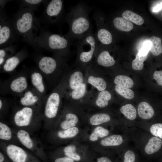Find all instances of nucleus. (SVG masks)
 <instances>
[{"mask_svg":"<svg viewBox=\"0 0 162 162\" xmlns=\"http://www.w3.org/2000/svg\"><path fill=\"white\" fill-rule=\"evenodd\" d=\"M138 113L139 116L144 119H148L153 116L154 111L152 107L147 102L140 103L138 106Z\"/></svg>","mask_w":162,"mask_h":162,"instance_id":"23","label":"nucleus"},{"mask_svg":"<svg viewBox=\"0 0 162 162\" xmlns=\"http://www.w3.org/2000/svg\"><path fill=\"white\" fill-rule=\"evenodd\" d=\"M149 40L150 42V51L155 56H158L162 53L161 40L159 37L152 36Z\"/></svg>","mask_w":162,"mask_h":162,"instance_id":"27","label":"nucleus"},{"mask_svg":"<svg viewBox=\"0 0 162 162\" xmlns=\"http://www.w3.org/2000/svg\"><path fill=\"white\" fill-rule=\"evenodd\" d=\"M0 147L12 162H43L34 154L17 145L4 142Z\"/></svg>","mask_w":162,"mask_h":162,"instance_id":"10","label":"nucleus"},{"mask_svg":"<svg viewBox=\"0 0 162 162\" xmlns=\"http://www.w3.org/2000/svg\"><path fill=\"white\" fill-rule=\"evenodd\" d=\"M64 1L52 0L48 2L41 16L40 23L46 26L58 22L61 18L64 10Z\"/></svg>","mask_w":162,"mask_h":162,"instance_id":"12","label":"nucleus"},{"mask_svg":"<svg viewBox=\"0 0 162 162\" xmlns=\"http://www.w3.org/2000/svg\"><path fill=\"white\" fill-rule=\"evenodd\" d=\"M28 68L11 73L10 77L0 83V95H10L14 99L20 96L29 87Z\"/></svg>","mask_w":162,"mask_h":162,"instance_id":"7","label":"nucleus"},{"mask_svg":"<svg viewBox=\"0 0 162 162\" xmlns=\"http://www.w3.org/2000/svg\"><path fill=\"white\" fill-rule=\"evenodd\" d=\"M162 9V3L155 6L153 9L154 12H158Z\"/></svg>","mask_w":162,"mask_h":162,"instance_id":"48","label":"nucleus"},{"mask_svg":"<svg viewBox=\"0 0 162 162\" xmlns=\"http://www.w3.org/2000/svg\"><path fill=\"white\" fill-rule=\"evenodd\" d=\"M86 69L76 66L68 70L64 76L66 91H72L78 87L86 81Z\"/></svg>","mask_w":162,"mask_h":162,"instance_id":"14","label":"nucleus"},{"mask_svg":"<svg viewBox=\"0 0 162 162\" xmlns=\"http://www.w3.org/2000/svg\"><path fill=\"white\" fill-rule=\"evenodd\" d=\"M40 30L39 34L34 40V50L38 51L40 49H44L52 52L53 56L67 59L72 40L65 35Z\"/></svg>","mask_w":162,"mask_h":162,"instance_id":"3","label":"nucleus"},{"mask_svg":"<svg viewBox=\"0 0 162 162\" xmlns=\"http://www.w3.org/2000/svg\"><path fill=\"white\" fill-rule=\"evenodd\" d=\"M54 162H74V160L66 156L56 158Z\"/></svg>","mask_w":162,"mask_h":162,"instance_id":"45","label":"nucleus"},{"mask_svg":"<svg viewBox=\"0 0 162 162\" xmlns=\"http://www.w3.org/2000/svg\"><path fill=\"white\" fill-rule=\"evenodd\" d=\"M123 141L121 136L113 135L102 140L100 143L101 145L104 146H117L121 144Z\"/></svg>","mask_w":162,"mask_h":162,"instance_id":"32","label":"nucleus"},{"mask_svg":"<svg viewBox=\"0 0 162 162\" xmlns=\"http://www.w3.org/2000/svg\"><path fill=\"white\" fill-rule=\"evenodd\" d=\"M45 1L42 0H24L21 2L20 7L28 8L34 10Z\"/></svg>","mask_w":162,"mask_h":162,"instance_id":"39","label":"nucleus"},{"mask_svg":"<svg viewBox=\"0 0 162 162\" xmlns=\"http://www.w3.org/2000/svg\"><path fill=\"white\" fill-rule=\"evenodd\" d=\"M78 40L75 65L86 69L92 62L98 43L92 31Z\"/></svg>","mask_w":162,"mask_h":162,"instance_id":"8","label":"nucleus"},{"mask_svg":"<svg viewBox=\"0 0 162 162\" xmlns=\"http://www.w3.org/2000/svg\"><path fill=\"white\" fill-rule=\"evenodd\" d=\"M151 44L149 41L145 42L141 49L138 52V54L141 56H145L148 55L150 50Z\"/></svg>","mask_w":162,"mask_h":162,"instance_id":"42","label":"nucleus"},{"mask_svg":"<svg viewBox=\"0 0 162 162\" xmlns=\"http://www.w3.org/2000/svg\"><path fill=\"white\" fill-rule=\"evenodd\" d=\"M35 62L44 78L47 88L51 91L60 83L69 69L67 59L57 56H39Z\"/></svg>","mask_w":162,"mask_h":162,"instance_id":"1","label":"nucleus"},{"mask_svg":"<svg viewBox=\"0 0 162 162\" xmlns=\"http://www.w3.org/2000/svg\"><path fill=\"white\" fill-rule=\"evenodd\" d=\"M6 97L1 96L0 97V115L4 114L7 111L10 105V101Z\"/></svg>","mask_w":162,"mask_h":162,"instance_id":"40","label":"nucleus"},{"mask_svg":"<svg viewBox=\"0 0 162 162\" xmlns=\"http://www.w3.org/2000/svg\"><path fill=\"white\" fill-rule=\"evenodd\" d=\"M28 70L32 87L44 101L47 95L48 88L43 75L37 68H28Z\"/></svg>","mask_w":162,"mask_h":162,"instance_id":"16","label":"nucleus"},{"mask_svg":"<svg viewBox=\"0 0 162 162\" xmlns=\"http://www.w3.org/2000/svg\"><path fill=\"white\" fill-rule=\"evenodd\" d=\"M19 142L28 151L43 162H48L42 143L32 134L24 129H19L14 132Z\"/></svg>","mask_w":162,"mask_h":162,"instance_id":"9","label":"nucleus"},{"mask_svg":"<svg viewBox=\"0 0 162 162\" xmlns=\"http://www.w3.org/2000/svg\"><path fill=\"white\" fill-rule=\"evenodd\" d=\"M110 117L109 114L105 113H99L92 115L89 118V121L91 124L96 125L110 121Z\"/></svg>","mask_w":162,"mask_h":162,"instance_id":"30","label":"nucleus"},{"mask_svg":"<svg viewBox=\"0 0 162 162\" xmlns=\"http://www.w3.org/2000/svg\"><path fill=\"white\" fill-rule=\"evenodd\" d=\"M78 132V128L74 127L66 130H59L57 133V136L61 139L70 138L75 136Z\"/></svg>","mask_w":162,"mask_h":162,"instance_id":"36","label":"nucleus"},{"mask_svg":"<svg viewBox=\"0 0 162 162\" xmlns=\"http://www.w3.org/2000/svg\"><path fill=\"white\" fill-rule=\"evenodd\" d=\"M11 20L19 39L35 49L34 40L38 35L40 22L35 16L34 10L20 7Z\"/></svg>","mask_w":162,"mask_h":162,"instance_id":"2","label":"nucleus"},{"mask_svg":"<svg viewBox=\"0 0 162 162\" xmlns=\"http://www.w3.org/2000/svg\"><path fill=\"white\" fill-rule=\"evenodd\" d=\"M0 162H12L2 151L0 152Z\"/></svg>","mask_w":162,"mask_h":162,"instance_id":"46","label":"nucleus"},{"mask_svg":"<svg viewBox=\"0 0 162 162\" xmlns=\"http://www.w3.org/2000/svg\"><path fill=\"white\" fill-rule=\"evenodd\" d=\"M65 91L64 77L60 83L47 94L44 100L41 110L42 117L46 128L48 124L58 116Z\"/></svg>","mask_w":162,"mask_h":162,"instance_id":"6","label":"nucleus"},{"mask_svg":"<svg viewBox=\"0 0 162 162\" xmlns=\"http://www.w3.org/2000/svg\"><path fill=\"white\" fill-rule=\"evenodd\" d=\"M0 11V47L1 48L13 45L19 39L12 20Z\"/></svg>","mask_w":162,"mask_h":162,"instance_id":"11","label":"nucleus"},{"mask_svg":"<svg viewBox=\"0 0 162 162\" xmlns=\"http://www.w3.org/2000/svg\"><path fill=\"white\" fill-rule=\"evenodd\" d=\"M16 46L15 45L1 48L0 50V67L8 58L16 54Z\"/></svg>","mask_w":162,"mask_h":162,"instance_id":"26","label":"nucleus"},{"mask_svg":"<svg viewBox=\"0 0 162 162\" xmlns=\"http://www.w3.org/2000/svg\"><path fill=\"white\" fill-rule=\"evenodd\" d=\"M89 13V8L82 2L72 8L65 18L69 26L68 31L65 35L72 40L78 39L92 31Z\"/></svg>","mask_w":162,"mask_h":162,"instance_id":"4","label":"nucleus"},{"mask_svg":"<svg viewBox=\"0 0 162 162\" xmlns=\"http://www.w3.org/2000/svg\"><path fill=\"white\" fill-rule=\"evenodd\" d=\"M122 16L123 18L138 25H141L144 22L142 17L130 10L124 11L122 14Z\"/></svg>","mask_w":162,"mask_h":162,"instance_id":"31","label":"nucleus"},{"mask_svg":"<svg viewBox=\"0 0 162 162\" xmlns=\"http://www.w3.org/2000/svg\"><path fill=\"white\" fill-rule=\"evenodd\" d=\"M148 55L141 56L137 53L135 58L132 62V68L135 70H140L142 69L144 67L143 62L147 59Z\"/></svg>","mask_w":162,"mask_h":162,"instance_id":"37","label":"nucleus"},{"mask_svg":"<svg viewBox=\"0 0 162 162\" xmlns=\"http://www.w3.org/2000/svg\"><path fill=\"white\" fill-rule=\"evenodd\" d=\"M29 56L27 50L22 48L14 55L8 58L3 65L0 67L1 73H12L19 64Z\"/></svg>","mask_w":162,"mask_h":162,"instance_id":"20","label":"nucleus"},{"mask_svg":"<svg viewBox=\"0 0 162 162\" xmlns=\"http://www.w3.org/2000/svg\"><path fill=\"white\" fill-rule=\"evenodd\" d=\"M86 80L92 88L98 91L106 90L107 87V83L102 74L101 69L92 62L86 68Z\"/></svg>","mask_w":162,"mask_h":162,"instance_id":"13","label":"nucleus"},{"mask_svg":"<svg viewBox=\"0 0 162 162\" xmlns=\"http://www.w3.org/2000/svg\"><path fill=\"white\" fill-rule=\"evenodd\" d=\"M136 156L131 150L127 151L124 154L123 162H135Z\"/></svg>","mask_w":162,"mask_h":162,"instance_id":"43","label":"nucleus"},{"mask_svg":"<svg viewBox=\"0 0 162 162\" xmlns=\"http://www.w3.org/2000/svg\"><path fill=\"white\" fill-rule=\"evenodd\" d=\"M162 146V141L159 138L154 136L151 138L146 145L144 151L146 153L150 155L159 150Z\"/></svg>","mask_w":162,"mask_h":162,"instance_id":"25","label":"nucleus"},{"mask_svg":"<svg viewBox=\"0 0 162 162\" xmlns=\"http://www.w3.org/2000/svg\"><path fill=\"white\" fill-rule=\"evenodd\" d=\"M92 63L100 68L110 67L114 65L116 60L110 52L104 48V46L98 44L96 49Z\"/></svg>","mask_w":162,"mask_h":162,"instance_id":"19","label":"nucleus"},{"mask_svg":"<svg viewBox=\"0 0 162 162\" xmlns=\"http://www.w3.org/2000/svg\"><path fill=\"white\" fill-rule=\"evenodd\" d=\"M97 162H112L108 157H103L98 159Z\"/></svg>","mask_w":162,"mask_h":162,"instance_id":"47","label":"nucleus"},{"mask_svg":"<svg viewBox=\"0 0 162 162\" xmlns=\"http://www.w3.org/2000/svg\"><path fill=\"white\" fill-rule=\"evenodd\" d=\"M14 103L22 106L31 107L42 110L43 101L35 90L29 86L22 94L15 98Z\"/></svg>","mask_w":162,"mask_h":162,"instance_id":"15","label":"nucleus"},{"mask_svg":"<svg viewBox=\"0 0 162 162\" xmlns=\"http://www.w3.org/2000/svg\"><path fill=\"white\" fill-rule=\"evenodd\" d=\"M88 84L86 80L78 87L72 91H65L64 99L70 102H79L83 100L89 91L87 89Z\"/></svg>","mask_w":162,"mask_h":162,"instance_id":"21","label":"nucleus"},{"mask_svg":"<svg viewBox=\"0 0 162 162\" xmlns=\"http://www.w3.org/2000/svg\"><path fill=\"white\" fill-rule=\"evenodd\" d=\"M153 77L159 85L162 86V70H156L154 71Z\"/></svg>","mask_w":162,"mask_h":162,"instance_id":"44","label":"nucleus"},{"mask_svg":"<svg viewBox=\"0 0 162 162\" xmlns=\"http://www.w3.org/2000/svg\"><path fill=\"white\" fill-rule=\"evenodd\" d=\"M13 132L4 123L0 122V139L3 142L10 141L14 138Z\"/></svg>","mask_w":162,"mask_h":162,"instance_id":"28","label":"nucleus"},{"mask_svg":"<svg viewBox=\"0 0 162 162\" xmlns=\"http://www.w3.org/2000/svg\"><path fill=\"white\" fill-rule=\"evenodd\" d=\"M114 89L118 94L126 99L131 100L134 97L133 91L129 88L115 85Z\"/></svg>","mask_w":162,"mask_h":162,"instance_id":"34","label":"nucleus"},{"mask_svg":"<svg viewBox=\"0 0 162 162\" xmlns=\"http://www.w3.org/2000/svg\"><path fill=\"white\" fill-rule=\"evenodd\" d=\"M113 82L115 85L129 88L133 87L134 85V82L131 78L123 75L116 76L114 79Z\"/></svg>","mask_w":162,"mask_h":162,"instance_id":"29","label":"nucleus"},{"mask_svg":"<svg viewBox=\"0 0 162 162\" xmlns=\"http://www.w3.org/2000/svg\"><path fill=\"white\" fill-rule=\"evenodd\" d=\"M12 115L13 122L19 129L32 133L39 127L42 121L41 109L15 104Z\"/></svg>","mask_w":162,"mask_h":162,"instance_id":"5","label":"nucleus"},{"mask_svg":"<svg viewBox=\"0 0 162 162\" xmlns=\"http://www.w3.org/2000/svg\"><path fill=\"white\" fill-rule=\"evenodd\" d=\"M108 130L100 126L96 128L89 136V140L92 141H95L99 137L102 138L107 136L109 133Z\"/></svg>","mask_w":162,"mask_h":162,"instance_id":"35","label":"nucleus"},{"mask_svg":"<svg viewBox=\"0 0 162 162\" xmlns=\"http://www.w3.org/2000/svg\"><path fill=\"white\" fill-rule=\"evenodd\" d=\"M120 111L129 119L133 120L136 118V110L135 107L131 104H128L122 106L120 109Z\"/></svg>","mask_w":162,"mask_h":162,"instance_id":"33","label":"nucleus"},{"mask_svg":"<svg viewBox=\"0 0 162 162\" xmlns=\"http://www.w3.org/2000/svg\"><path fill=\"white\" fill-rule=\"evenodd\" d=\"M93 18L95 21L97 28L94 35L98 44L104 46L111 44L113 41L112 34L104 26L102 17L98 11L94 13Z\"/></svg>","mask_w":162,"mask_h":162,"instance_id":"17","label":"nucleus"},{"mask_svg":"<svg viewBox=\"0 0 162 162\" xmlns=\"http://www.w3.org/2000/svg\"><path fill=\"white\" fill-rule=\"evenodd\" d=\"M150 130L152 135L162 139V123L153 124L150 127Z\"/></svg>","mask_w":162,"mask_h":162,"instance_id":"41","label":"nucleus"},{"mask_svg":"<svg viewBox=\"0 0 162 162\" xmlns=\"http://www.w3.org/2000/svg\"><path fill=\"white\" fill-rule=\"evenodd\" d=\"M61 117L63 119L60 123V127L66 130L74 127L79 121L78 116L73 112L68 111L66 106L64 108Z\"/></svg>","mask_w":162,"mask_h":162,"instance_id":"22","label":"nucleus"},{"mask_svg":"<svg viewBox=\"0 0 162 162\" xmlns=\"http://www.w3.org/2000/svg\"><path fill=\"white\" fill-rule=\"evenodd\" d=\"M112 23L116 29L121 31L128 32L134 28L133 24L130 21L120 16L115 17Z\"/></svg>","mask_w":162,"mask_h":162,"instance_id":"24","label":"nucleus"},{"mask_svg":"<svg viewBox=\"0 0 162 162\" xmlns=\"http://www.w3.org/2000/svg\"><path fill=\"white\" fill-rule=\"evenodd\" d=\"M76 148L72 145H69L65 147L63 149L65 155L71 158L74 160L78 161L80 160L81 157L75 152Z\"/></svg>","mask_w":162,"mask_h":162,"instance_id":"38","label":"nucleus"},{"mask_svg":"<svg viewBox=\"0 0 162 162\" xmlns=\"http://www.w3.org/2000/svg\"><path fill=\"white\" fill-rule=\"evenodd\" d=\"M112 98L111 92L108 90L95 92L92 88L83 100L85 101L94 103L98 107L102 108L108 105Z\"/></svg>","mask_w":162,"mask_h":162,"instance_id":"18","label":"nucleus"}]
</instances>
